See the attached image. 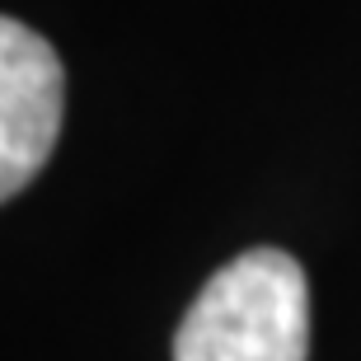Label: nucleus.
<instances>
[{
    "label": "nucleus",
    "mask_w": 361,
    "mask_h": 361,
    "mask_svg": "<svg viewBox=\"0 0 361 361\" xmlns=\"http://www.w3.org/2000/svg\"><path fill=\"white\" fill-rule=\"evenodd\" d=\"M305 272L281 249H249L216 272L178 324L174 361H305Z\"/></svg>",
    "instance_id": "nucleus-1"
},
{
    "label": "nucleus",
    "mask_w": 361,
    "mask_h": 361,
    "mask_svg": "<svg viewBox=\"0 0 361 361\" xmlns=\"http://www.w3.org/2000/svg\"><path fill=\"white\" fill-rule=\"evenodd\" d=\"M61 113L66 75L56 52L33 28L0 14V202L47 164Z\"/></svg>",
    "instance_id": "nucleus-2"
}]
</instances>
